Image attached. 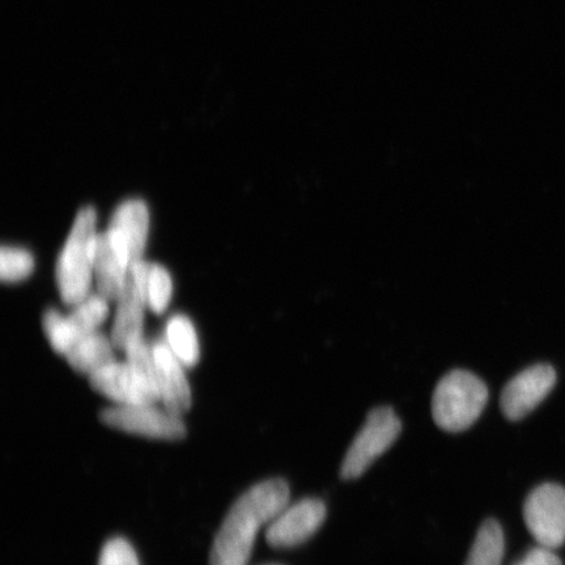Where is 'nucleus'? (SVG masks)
<instances>
[{
  "instance_id": "nucleus-1",
  "label": "nucleus",
  "mask_w": 565,
  "mask_h": 565,
  "mask_svg": "<svg viewBox=\"0 0 565 565\" xmlns=\"http://www.w3.org/2000/svg\"><path fill=\"white\" fill-rule=\"evenodd\" d=\"M289 503V487L281 479L266 480L246 491L231 508L216 534L210 565H247L260 529Z\"/></svg>"
},
{
  "instance_id": "nucleus-2",
  "label": "nucleus",
  "mask_w": 565,
  "mask_h": 565,
  "mask_svg": "<svg viewBox=\"0 0 565 565\" xmlns=\"http://www.w3.org/2000/svg\"><path fill=\"white\" fill-rule=\"evenodd\" d=\"M97 212L83 207L75 217L55 266V280L61 299L70 307L87 299L95 274V254L98 233Z\"/></svg>"
},
{
  "instance_id": "nucleus-3",
  "label": "nucleus",
  "mask_w": 565,
  "mask_h": 565,
  "mask_svg": "<svg viewBox=\"0 0 565 565\" xmlns=\"http://www.w3.org/2000/svg\"><path fill=\"white\" fill-rule=\"evenodd\" d=\"M489 388L468 371H451L439 381L433 397L434 420L447 433H462L482 415Z\"/></svg>"
},
{
  "instance_id": "nucleus-4",
  "label": "nucleus",
  "mask_w": 565,
  "mask_h": 565,
  "mask_svg": "<svg viewBox=\"0 0 565 565\" xmlns=\"http://www.w3.org/2000/svg\"><path fill=\"white\" fill-rule=\"evenodd\" d=\"M401 430V419L393 408L372 409L344 456L341 468L342 479L352 480L362 477L373 462L397 441Z\"/></svg>"
},
{
  "instance_id": "nucleus-5",
  "label": "nucleus",
  "mask_w": 565,
  "mask_h": 565,
  "mask_svg": "<svg viewBox=\"0 0 565 565\" xmlns=\"http://www.w3.org/2000/svg\"><path fill=\"white\" fill-rule=\"evenodd\" d=\"M100 420L105 426L148 439L177 441L186 436L181 416L157 404L116 405L103 409Z\"/></svg>"
},
{
  "instance_id": "nucleus-6",
  "label": "nucleus",
  "mask_w": 565,
  "mask_h": 565,
  "mask_svg": "<svg viewBox=\"0 0 565 565\" xmlns=\"http://www.w3.org/2000/svg\"><path fill=\"white\" fill-rule=\"evenodd\" d=\"M529 532L540 546L557 548L565 542V490L542 484L529 494L524 505Z\"/></svg>"
},
{
  "instance_id": "nucleus-7",
  "label": "nucleus",
  "mask_w": 565,
  "mask_h": 565,
  "mask_svg": "<svg viewBox=\"0 0 565 565\" xmlns=\"http://www.w3.org/2000/svg\"><path fill=\"white\" fill-rule=\"evenodd\" d=\"M148 266L140 263L130 267L129 278L121 298L117 300L115 322L111 328V342L117 350L126 351L134 342L143 338L145 310L147 306L146 281Z\"/></svg>"
},
{
  "instance_id": "nucleus-8",
  "label": "nucleus",
  "mask_w": 565,
  "mask_h": 565,
  "mask_svg": "<svg viewBox=\"0 0 565 565\" xmlns=\"http://www.w3.org/2000/svg\"><path fill=\"white\" fill-rule=\"evenodd\" d=\"M150 211L141 200H127L113 214L106 235L118 256L131 267L143 260Z\"/></svg>"
},
{
  "instance_id": "nucleus-9",
  "label": "nucleus",
  "mask_w": 565,
  "mask_h": 565,
  "mask_svg": "<svg viewBox=\"0 0 565 565\" xmlns=\"http://www.w3.org/2000/svg\"><path fill=\"white\" fill-rule=\"evenodd\" d=\"M327 520V505L318 499H303L287 505L267 525L266 541L275 548L301 545L317 533Z\"/></svg>"
},
{
  "instance_id": "nucleus-10",
  "label": "nucleus",
  "mask_w": 565,
  "mask_h": 565,
  "mask_svg": "<svg viewBox=\"0 0 565 565\" xmlns=\"http://www.w3.org/2000/svg\"><path fill=\"white\" fill-rule=\"evenodd\" d=\"M556 383V373L548 364L530 366L514 376L504 387L500 397L501 412L510 420L524 419L543 399Z\"/></svg>"
},
{
  "instance_id": "nucleus-11",
  "label": "nucleus",
  "mask_w": 565,
  "mask_h": 565,
  "mask_svg": "<svg viewBox=\"0 0 565 565\" xmlns=\"http://www.w3.org/2000/svg\"><path fill=\"white\" fill-rule=\"evenodd\" d=\"M89 384L117 405H151L160 402L157 388L146 383L127 362L116 360L90 374Z\"/></svg>"
},
{
  "instance_id": "nucleus-12",
  "label": "nucleus",
  "mask_w": 565,
  "mask_h": 565,
  "mask_svg": "<svg viewBox=\"0 0 565 565\" xmlns=\"http://www.w3.org/2000/svg\"><path fill=\"white\" fill-rule=\"evenodd\" d=\"M154 366L162 407L181 416L192 406V388L186 379L185 369L174 355L167 342L152 345Z\"/></svg>"
},
{
  "instance_id": "nucleus-13",
  "label": "nucleus",
  "mask_w": 565,
  "mask_h": 565,
  "mask_svg": "<svg viewBox=\"0 0 565 565\" xmlns=\"http://www.w3.org/2000/svg\"><path fill=\"white\" fill-rule=\"evenodd\" d=\"M130 267L118 256L106 232L98 233L95 254L97 292L109 301L121 298Z\"/></svg>"
},
{
  "instance_id": "nucleus-14",
  "label": "nucleus",
  "mask_w": 565,
  "mask_h": 565,
  "mask_svg": "<svg viewBox=\"0 0 565 565\" xmlns=\"http://www.w3.org/2000/svg\"><path fill=\"white\" fill-rule=\"evenodd\" d=\"M115 349L110 337L96 331L76 342L65 358L71 369L90 376L104 366L116 362L115 352H113Z\"/></svg>"
},
{
  "instance_id": "nucleus-15",
  "label": "nucleus",
  "mask_w": 565,
  "mask_h": 565,
  "mask_svg": "<svg viewBox=\"0 0 565 565\" xmlns=\"http://www.w3.org/2000/svg\"><path fill=\"white\" fill-rule=\"evenodd\" d=\"M109 315V300L103 295L90 294L87 299L77 303L67 318L68 329L74 344L81 339L96 333Z\"/></svg>"
},
{
  "instance_id": "nucleus-16",
  "label": "nucleus",
  "mask_w": 565,
  "mask_h": 565,
  "mask_svg": "<svg viewBox=\"0 0 565 565\" xmlns=\"http://www.w3.org/2000/svg\"><path fill=\"white\" fill-rule=\"evenodd\" d=\"M167 344L172 350L177 359L186 366H193L200 360V341H198L196 331L190 318L182 315H175L169 318L166 329Z\"/></svg>"
},
{
  "instance_id": "nucleus-17",
  "label": "nucleus",
  "mask_w": 565,
  "mask_h": 565,
  "mask_svg": "<svg viewBox=\"0 0 565 565\" xmlns=\"http://www.w3.org/2000/svg\"><path fill=\"white\" fill-rule=\"evenodd\" d=\"M504 534L498 521L487 520L479 527L465 565H501L504 559Z\"/></svg>"
},
{
  "instance_id": "nucleus-18",
  "label": "nucleus",
  "mask_w": 565,
  "mask_h": 565,
  "mask_svg": "<svg viewBox=\"0 0 565 565\" xmlns=\"http://www.w3.org/2000/svg\"><path fill=\"white\" fill-rule=\"evenodd\" d=\"M147 306L153 313H164L173 295V281L166 267L158 264L148 266L146 281Z\"/></svg>"
},
{
  "instance_id": "nucleus-19",
  "label": "nucleus",
  "mask_w": 565,
  "mask_h": 565,
  "mask_svg": "<svg viewBox=\"0 0 565 565\" xmlns=\"http://www.w3.org/2000/svg\"><path fill=\"white\" fill-rule=\"evenodd\" d=\"M34 258L30 250L19 246H3L0 250V278L6 282L26 279L33 273Z\"/></svg>"
},
{
  "instance_id": "nucleus-20",
  "label": "nucleus",
  "mask_w": 565,
  "mask_h": 565,
  "mask_svg": "<svg viewBox=\"0 0 565 565\" xmlns=\"http://www.w3.org/2000/svg\"><path fill=\"white\" fill-rule=\"evenodd\" d=\"M42 328H44L49 343L55 352L65 356L73 348L74 339L67 324V318L60 310L47 309L42 318Z\"/></svg>"
},
{
  "instance_id": "nucleus-21",
  "label": "nucleus",
  "mask_w": 565,
  "mask_h": 565,
  "mask_svg": "<svg viewBox=\"0 0 565 565\" xmlns=\"http://www.w3.org/2000/svg\"><path fill=\"white\" fill-rule=\"evenodd\" d=\"M98 565H140V563L129 542L115 539L105 543Z\"/></svg>"
},
{
  "instance_id": "nucleus-22",
  "label": "nucleus",
  "mask_w": 565,
  "mask_h": 565,
  "mask_svg": "<svg viewBox=\"0 0 565 565\" xmlns=\"http://www.w3.org/2000/svg\"><path fill=\"white\" fill-rule=\"evenodd\" d=\"M513 565H563L559 557L554 553L553 548L535 547L530 550L529 553L522 557L521 561Z\"/></svg>"
}]
</instances>
